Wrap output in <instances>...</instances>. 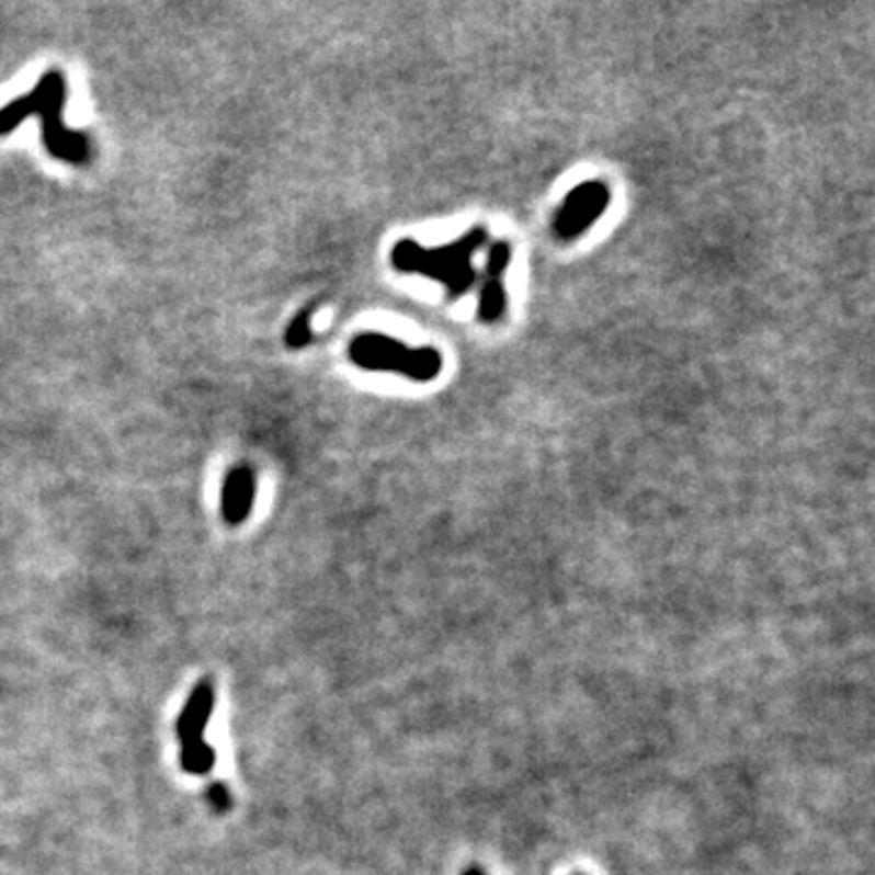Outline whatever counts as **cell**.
<instances>
[{"instance_id":"ba28073f","label":"cell","mask_w":875,"mask_h":875,"mask_svg":"<svg viewBox=\"0 0 875 875\" xmlns=\"http://www.w3.org/2000/svg\"><path fill=\"white\" fill-rule=\"evenodd\" d=\"M311 319H314V309L307 307V309H302L297 317L287 323V331H285L287 348H295V351H299V348H305V345L311 343V339H314Z\"/></svg>"},{"instance_id":"6da1fadb","label":"cell","mask_w":875,"mask_h":875,"mask_svg":"<svg viewBox=\"0 0 875 875\" xmlns=\"http://www.w3.org/2000/svg\"><path fill=\"white\" fill-rule=\"evenodd\" d=\"M66 105V78L61 71H47L27 95L15 98L0 110V137L20 127L32 115L42 120V141L54 159L86 166L91 161V141L83 132H73L64 125Z\"/></svg>"},{"instance_id":"277c9868","label":"cell","mask_w":875,"mask_h":875,"mask_svg":"<svg viewBox=\"0 0 875 875\" xmlns=\"http://www.w3.org/2000/svg\"><path fill=\"white\" fill-rule=\"evenodd\" d=\"M215 711V686L205 679L190 693L185 708L178 717L175 732L181 739V766L195 776H207L217 764V751L205 742L209 715Z\"/></svg>"},{"instance_id":"9c48e42d","label":"cell","mask_w":875,"mask_h":875,"mask_svg":"<svg viewBox=\"0 0 875 875\" xmlns=\"http://www.w3.org/2000/svg\"><path fill=\"white\" fill-rule=\"evenodd\" d=\"M207 800H209L212 807H215V813H227L229 807H231L229 788L224 783H212L209 791H207Z\"/></svg>"},{"instance_id":"7a4b0ae2","label":"cell","mask_w":875,"mask_h":875,"mask_svg":"<svg viewBox=\"0 0 875 875\" xmlns=\"http://www.w3.org/2000/svg\"><path fill=\"white\" fill-rule=\"evenodd\" d=\"M489 231L485 227L469 229L451 246L423 249L417 241L404 239L391 249V265L401 273H421L445 285L451 297H463L475 285L477 273L473 268L475 253L487 243Z\"/></svg>"},{"instance_id":"8992f818","label":"cell","mask_w":875,"mask_h":875,"mask_svg":"<svg viewBox=\"0 0 875 875\" xmlns=\"http://www.w3.org/2000/svg\"><path fill=\"white\" fill-rule=\"evenodd\" d=\"M509 263H511V243L497 241L489 249L485 280H481V292H479L481 321L493 323L503 317V309H507V287H503V277H507Z\"/></svg>"},{"instance_id":"3957f363","label":"cell","mask_w":875,"mask_h":875,"mask_svg":"<svg viewBox=\"0 0 875 875\" xmlns=\"http://www.w3.org/2000/svg\"><path fill=\"white\" fill-rule=\"evenodd\" d=\"M348 357L370 373H395L413 379V383H429L443 367V357L435 348H409L375 331L355 336L348 343Z\"/></svg>"},{"instance_id":"30bf717a","label":"cell","mask_w":875,"mask_h":875,"mask_svg":"<svg viewBox=\"0 0 875 875\" xmlns=\"http://www.w3.org/2000/svg\"><path fill=\"white\" fill-rule=\"evenodd\" d=\"M463 875H485V871L477 868V866H469V868L463 871Z\"/></svg>"},{"instance_id":"5b68a950","label":"cell","mask_w":875,"mask_h":875,"mask_svg":"<svg viewBox=\"0 0 875 875\" xmlns=\"http://www.w3.org/2000/svg\"><path fill=\"white\" fill-rule=\"evenodd\" d=\"M611 202V190L601 181H589L577 185L571 193L565 197L562 205H559L553 229L557 234V239L562 241H575L579 239L583 231H589L596 219L609 209Z\"/></svg>"},{"instance_id":"52a82bcc","label":"cell","mask_w":875,"mask_h":875,"mask_svg":"<svg viewBox=\"0 0 875 875\" xmlns=\"http://www.w3.org/2000/svg\"><path fill=\"white\" fill-rule=\"evenodd\" d=\"M255 499V473L249 465H237L229 469L221 489V515L229 525H241L253 509Z\"/></svg>"}]
</instances>
